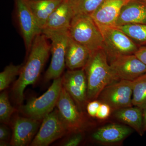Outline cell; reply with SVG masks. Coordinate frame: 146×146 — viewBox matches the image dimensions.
<instances>
[{"mask_svg":"<svg viewBox=\"0 0 146 146\" xmlns=\"http://www.w3.org/2000/svg\"><path fill=\"white\" fill-rule=\"evenodd\" d=\"M48 39L42 33L35 37L26 63L23 65L19 78L12 87V98L18 105L23 102L25 89L37 81L48 60L51 52V45Z\"/></svg>","mask_w":146,"mask_h":146,"instance_id":"obj_1","label":"cell"},{"mask_svg":"<svg viewBox=\"0 0 146 146\" xmlns=\"http://www.w3.org/2000/svg\"><path fill=\"white\" fill-rule=\"evenodd\" d=\"M83 68L87 80L88 102L97 100L108 85L119 81L112 72L103 48L91 52Z\"/></svg>","mask_w":146,"mask_h":146,"instance_id":"obj_2","label":"cell"},{"mask_svg":"<svg viewBox=\"0 0 146 146\" xmlns=\"http://www.w3.org/2000/svg\"><path fill=\"white\" fill-rule=\"evenodd\" d=\"M69 31L71 38L91 52L103 47L101 31L90 15L80 14L74 16Z\"/></svg>","mask_w":146,"mask_h":146,"instance_id":"obj_3","label":"cell"},{"mask_svg":"<svg viewBox=\"0 0 146 146\" xmlns=\"http://www.w3.org/2000/svg\"><path fill=\"white\" fill-rule=\"evenodd\" d=\"M62 87V77L55 79L43 95L31 98L25 104L20 106L19 111L25 117L43 120L56 106Z\"/></svg>","mask_w":146,"mask_h":146,"instance_id":"obj_4","label":"cell"},{"mask_svg":"<svg viewBox=\"0 0 146 146\" xmlns=\"http://www.w3.org/2000/svg\"><path fill=\"white\" fill-rule=\"evenodd\" d=\"M42 33L51 41V61L45 73V81L48 82L61 77L65 65V54L70 38L68 30L44 31Z\"/></svg>","mask_w":146,"mask_h":146,"instance_id":"obj_5","label":"cell"},{"mask_svg":"<svg viewBox=\"0 0 146 146\" xmlns=\"http://www.w3.org/2000/svg\"><path fill=\"white\" fill-rule=\"evenodd\" d=\"M103 37V48L108 61L120 56L134 54L139 47L129 36L115 27L98 26Z\"/></svg>","mask_w":146,"mask_h":146,"instance_id":"obj_6","label":"cell"},{"mask_svg":"<svg viewBox=\"0 0 146 146\" xmlns=\"http://www.w3.org/2000/svg\"><path fill=\"white\" fill-rule=\"evenodd\" d=\"M57 108L47 115L30 145L47 146L70 133Z\"/></svg>","mask_w":146,"mask_h":146,"instance_id":"obj_7","label":"cell"},{"mask_svg":"<svg viewBox=\"0 0 146 146\" xmlns=\"http://www.w3.org/2000/svg\"><path fill=\"white\" fill-rule=\"evenodd\" d=\"M70 133L82 131L86 127V119L70 94L62 87L56 106Z\"/></svg>","mask_w":146,"mask_h":146,"instance_id":"obj_8","label":"cell"},{"mask_svg":"<svg viewBox=\"0 0 146 146\" xmlns=\"http://www.w3.org/2000/svg\"><path fill=\"white\" fill-rule=\"evenodd\" d=\"M132 81L120 80L106 86L99 96V100L110 106L112 111L133 106Z\"/></svg>","mask_w":146,"mask_h":146,"instance_id":"obj_9","label":"cell"},{"mask_svg":"<svg viewBox=\"0 0 146 146\" xmlns=\"http://www.w3.org/2000/svg\"><path fill=\"white\" fill-rule=\"evenodd\" d=\"M62 78L63 87L82 111L88 103L87 80L84 69L69 70Z\"/></svg>","mask_w":146,"mask_h":146,"instance_id":"obj_10","label":"cell"},{"mask_svg":"<svg viewBox=\"0 0 146 146\" xmlns=\"http://www.w3.org/2000/svg\"><path fill=\"white\" fill-rule=\"evenodd\" d=\"M18 25L29 53L35 38L42 33L26 0H14Z\"/></svg>","mask_w":146,"mask_h":146,"instance_id":"obj_11","label":"cell"},{"mask_svg":"<svg viewBox=\"0 0 146 146\" xmlns=\"http://www.w3.org/2000/svg\"><path fill=\"white\" fill-rule=\"evenodd\" d=\"M108 62L119 80L133 81L146 73V65L134 54L120 56Z\"/></svg>","mask_w":146,"mask_h":146,"instance_id":"obj_12","label":"cell"},{"mask_svg":"<svg viewBox=\"0 0 146 146\" xmlns=\"http://www.w3.org/2000/svg\"><path fill=\"white\" fill-rule=\"evenodd\" d=\"M42 120L17 116L12 123V137L10 145L25 146L30 145L39 130Z\"/></svg>","mask_w":146,"mask_h":146,"instance_id":"obj_13","label":"cell"},{"mask_svg":"<svg viewBox=\"0 0 146 146\" xmlns=\"http://www.w3.org/2000/svg\"><path fill=\"white\" fill-rule=\"evenodd\" d=\"M131 0H104L90 16L98 26L115 27L122 8Z\"/></svg>","mask_w":146,"mask_h":146,"instance_id":"obj_14","label":"cell"},{"mask_svg":"<svg viewBox=\"0 0 146 146\" xmlns=\"http://www.w3.org/2000/svg\"><path fill=\"white\" fill-rule=\"evenodd\" d=\"M129 24L146 25V3L131 0L123 7L115 27Z\"/></svg>","mask_w":146,"mask_h":146,"instance_id":"obj_15","label":"cell"},{"mask_svg":"<svg viewBox=\"0 0 146 146\" xmlns=\"http://www.w3.org/2000/svg\"><path fill=\"white\" fill-rule=\"evenodd\" d=\"M74 16L68 0L63 1L50 16L42 31L69 30Z\"/></svg>","mask_w":146,"mask_h":146,"instance_id":"obj_16","label":"cell"},{"mask_svg":"<svg viewBox=\"0 0 146 146\" xmlns=\"http://www.w3.org/2000/svg\"><path fill=\"white\" fill-rule=\"evenodd\" d=\"M132 129L127 125L112 124L97 129L92 135L94 140L102 144L119 143L132 133Z\"/></svg>","mask_w":146,"mask_h":146,"instance_id":"obj_17","label":"cell"},{"mask_svg":"<svg viewBox=\"0 0 146 146\" xmlns=\"http://www.w3.org/2000/svg\"><path fill=\"white\" fill-rule=\"evenodd\" d=\"M91 53L88 48L70 36L66 48L65 65L70 70L83 68L88 62Z\"/></svg>","mask_w":146,"mask_h":146,"instance_id":"obj_18","label":"cell"},{"mask_svg":"<svg viewBox=\"0 0 146 146\" xmlns=\"http://www.w3.org/2000/svg\"><path fill=\"white\" fill-rule=\"evenodd\" d=\"M38 26L42 30L50 16L63 1L26 0Z\"/></svg>","mask_w":146,"mask_h":146,"instance_id":"obj_19","label":"cell"},{"mask_svg":"<svg viewBox=\"0 0 146 146\" xmlns=\"http://www.w3.org/2000/svg\"><path fill=\"white\" fill-rule=\"evenodd\" d=\"M114 116L118 120L127 125L143 136L144 132L143 112L141 108L132 106L124 108L115 111Z\"/></svg>","mask_w":146,"mask_h":146,"instance_id":"obj_20","label":"cell"},{"mask_svg":"<svg viewBox=\"0 0 146 146\" xmlns=\"http://www.w3.org/2000/svg\"><path fill=\"white\" fill-rule=\"evenodd\" d=\"M115 27L129 36L138 47H146V25L129 24Z\"/></svg>","mask_w":146,"mask_h":146,"instance_id":"obj_21","label":"cell"},{"mask_svg":"<svg viewBox=\"0 0 146 146\" xmlns=\"http://www.w3.org/2000/svg\"><path fill=\"white\" fill-rule=\"evenodd\" d=\"M104 1L68 0L74 16L80 14L91 15L99 7Z\"/></svg>","mask_w":146,"mask_h":146,"instance_id":"obj_22","label":"cell"},{"mask_svg":"<svg viewBox=\"0 0 146 146\" xmlns=\"http://www.w3.org/2000/svg\"><path fill=\"white\" fill-rule=\"evenodd\" d=\"M132 104L142 108L146 104V73L132 81Z\"/></svg>","mask_w":146,"mask_h":146,"instance_id":"obj_23","label":"cell"},{"mask_svg":"<svg viewBox=\"0 0 146 146\" xmlns=\"http://www.w3.org/2000/svg\"><path fill=\"white\" fill-rule=\"evenodd\" d=\"M23 66V64L16 65L11 63L0 73L1 91H5L9 87L16 76L20 75Z\"/></svg>","mask_w":146,"mask_h":146,"instance_id":"obj_24","label":"cell"},{"mask_svg":"<svg viewBox=\"0 0 146 146\" xmlns=\"http://www.w3.org/2000/svg\"><path fill=\"white\" fill-rule=\"evenodd\" d=\"M16 109L11 106L9 101L8 93L6 91H2L0 94V121L2 123L8 125L11 118Z\"/></svg>","mask_w":146,"mask_h":146,"instance_id":"obj_25","label":"cell"},{"mask_svg":"<svg viewBox=\"0 0 146 146\" xmlns=\"http://www.w3.org/2000/svg\"><path fill=\"white\" fill-rule=\"evenodd\" d=\"M82 131L72 133L73 134L63 143V146H76L78 145L83 139Z\"/></svg>","mask_w":146,"mask_h":146,"instance_id":"obj_26","label":"cell"},{"mask_svg":"<svg viewBox=\"0 0 146 146\" xmlns=\"http://www.w3.org/2000/svg\"><path fill=\"white\" fill-rule=\"evenodd\" d=\"M111 110V108L108 105L101 102L96 117L100 119H105L110 115Z\"/></svg>","mask_w":146,"mask_h":146,"instance_id":"obj_27","label":"cell"},{"mask_svg":"<svg viewBox=\"0 0 146 146\" xmlns=\"http://www.w3.org/2000/svg\"><path fill=\"white\" fill-rule=\"evenodd\" d=\"M101 104V102L96 100L89 102L86 105V110L89 115L92 117H96Z\"/></svg>","mask_w":146,"mask_h":146,"instance_id":"obj_28","label":"cell"},{"mask_svg":"<svg viewBox=\"0 0 146 146\" xmlns=\"http://www.w3.org/2000/svg\"><path fill=\"white\" fill-rule=\"evenodd\" d=\"M6 124L2 123L0 126V141L7 142L10 136V131Z\"/></svg>","mask_w":146,"mask_h":146,"instance_id":"obj_29","label":"cell"},{"mask_svg":"<svg viewBox=\"0 0 146 146\" xmlns=\"http://www.w3.org/2000/svg\"><path fill=\"white\" fill-rule=\"evenodd\" d=\"M134 54L146 65V47H139Z\"/></svg>","mask_w":146,"mask_h":146,"instance_id":"obj_30","label":"cell"},{"mask_svg":"<svg viewBox=\"0 0 146 146\" xmlns=\"http://www.w3.org/2000/svg\"><path fill=\"white\" fill-rule=\"evenodd\" d=\"M143 112V124L144 131H146V104L141 108Z\"/></svg>","mask_w":146,"mask_h":146,"instance_id":"obj_31","label":"cell"},{"mask_svg":"<svg viewBox=\"0 0 146 146\" xmlns=\"http://www.w3.org/2000/svg\"><path fill=\"white\" fill-rule=\"evenodd\" d=\"M139 1H142L146 3V0H139Z\"/></svg>","mask_w":146,"mask_h":146,"instance_id":"obj_32","label":"cell"},{"mask_svg":"<svg viewBox=\"0 0 146 146\" xmlns=\"http://www.w3.org/2000/svg\"><path fill=\"white\" fill-rule=\"evenodd\" d=\"M60 1H68V0H60Z\"/></svg>","mask_w":146,"mask_h":146,"instance_id":"obj_33","label":"cell"}]
</instances>
